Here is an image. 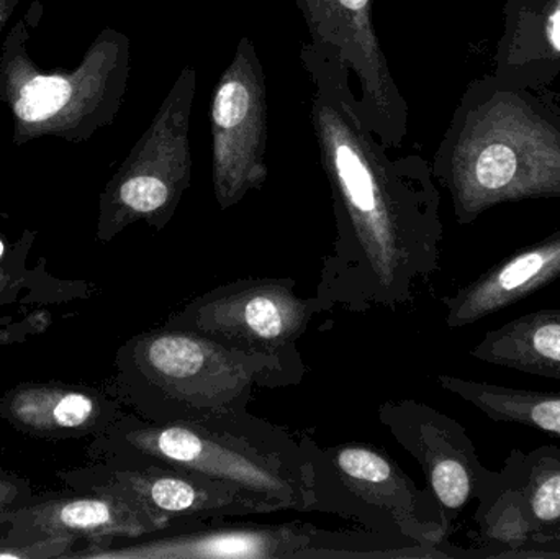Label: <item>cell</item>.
<instances>
[{"instance_id":"cell-1","label":"cell","mask_w":560,"mask_h":559,"mask_svg":"<svg viewBox=\"0 0 560 559\" xmlns=\"http://www.w3.org/2000/svg\"><path fill=\"white\" fill-rule=\"evenodd\" d=\"M313 131L331 190L336 236L323 258L316 298L323 312L398 311L440 271L441 196L420 156L390 158L364 127L351 69L331 49L303 43Z\"/></svg>"},{"instance_id":"cell-2","label":"cell","mask_w":560,"mask_h":559,"mask_svg":"<svg viewBox=\"0 0 560 559\" xmlns=\"http://www.w3.org/2000/svg\"><path fill=\"white\" fill-rule=\"evenodd\" d=\"M431 170L459 225L503 203L560 199V110L493 74L474 79Z\"/></svg>"},{"instance_id":"cell-3","label":"cell","mask_w":560,"mask_h":559,"mask_svg":"<svg viewBox=\"0 0 560 559\" xmlns=\"http://www.w3.org/2000/svg\"><path fill=\"white\" fill-rule=\"evenodd\" d=\"M92 463L189 469L238 489L261 514L312 512L313 471L302 436L249 410L200 422H153L121 414L92 436Z\"/></svg>"},{"instance_id":"cell-4","label":"cell","mask_w":560,"mask_h":559,"mask_svg":"<svg viewBox=\"0 0 560 559\" xmlns=\"http://www.w3.org/2000/svg\"><path fill=\"white\" fill-rule=\"evenodd\" d=\"M306 373L303 358L246 353L163 325L121 345L110 389L141 419L200 422L246 412L256 391L299 386Z\"/></svg>"},{"instance_id":"cell-5","label":"cell","mask_w":560,"mask_h":559,"mask_svg":"<svg viewBox=\"0 0 560 559\" xmlns=\"http://www.w3.org/2000/svg\"><path fill=\"white\" fill-rule=\"evenodd\" d=\"M25 19L0 46V102L12 114L15 147L56 137L82 143L114 124L130 78V38L104 28L72 71H39L30 58Z\"/></svg>"},{"instance_id":"cell-6","label":"cell","mask_w":560,"mask_h":559,"mask_svg":"<svg viewBox=\"0 0 560 559\" xmlns=\"http://www.w3.org/2000/svg\"><path fill=\"white\" fill-rule=\"evenodd\" d=\"M430 545L377 532H329L306 522L253 525L180 522L141 538L85 547L79 559H433Z\"/></svg>"},{"instance_id":"cell-7","label":"cell","mask_w":560,"mask_h":559,"mask_svg":"<svg viewBox=\"0 0 560 559\" xmlns=\"http://www.w3.org/2000/svg\"><path fill=\"white\" fill-rule=\"evenodd\" d=\"M302 436L313 471L312 512L338 515L377 534L450 547L453 528L430 489L417 482L381 449L368 443L319 446Z\"/></svg>"},{"instance_id":"cell-8","label":"cell","mask_w":560,"mask_h":559,"mask_svg":"<svg viewBox=\"0 0 560 559\" xmlns=\"http://www.w3.org/2000/svg\"><path fill=\"white\" fill-rule=\"evenodd\" d=\"M196 91V68L186 66L150 127L102 190L98 242H112L138 222L161 232L176 216L192 180L190 115Z\"/></svg>"},{"instance_id":"cell-9","label":"cell","mask_w":560,"mask_h":559,"mask_svg":"<svg viewBox=\"0 0 560 559\" xmlns=\"http://www.w3.org/2000/svg\"><path fill=\"white\" fill-rule=\"evenodd\" d=\"M289 278H245L190 301L166 327L206 335L246 353L300 360L296 341L323 308L316 295L302 298Z\"/></svg>"},{"instance_id":"cell-10","label":"cell","mask_w":560,"mask_h":559,"mask_svg":"<svg viewBox=\"0 0 560 559\" xmlns=\"http://www.w3.org/2000/svg\"><path fill=\"white\" fill-rule=\"evenodd\" d=\"M212 183L217 206L229 210L269 176L268 85L255 43L243 36L220 75L210 104Z\"/></svg>"},{"instance_id":"cell-11","label":"cell","mask_w":560,"mask_h":559,"mask_svg":"<svg viewBox=\"0 0 560 559\" xmlns=\"http://www.w3.org/2000/svg\"><path fill=\"white\" fill-rule=\"evenodd\" d=\"M302 12L313 45L339 56L359 82L358 112L364 127L395 150L408 133L410 107L401 95L387 55L381 46L372 7L374 0H293Z\"/></svg>"},{"instance_id":"cell-12","label":"cell","mask_w":560,"mask_h":559,"mask_svg":"<svg viewBox=\"0 0 560 559\" xmlns=\"http://www.w3.org/2000/svg\"><path fill=\"white\" fill-rule=\"evenodd\" d=\"M377 417L423 469L451 528L470 501H487L499 488L500 471L482 465L466 429L446 414L420 400L404 399L382 403Z\"/></svg>"},{"instance_id":"cell-13","label":"cell","mask_w":560,"mask_h":559,"mask_svg":"<svg viewBox=\"0 0 560 559\" xmlns=\"http://www.w3.org/2000/svg\"><path fill=\"white\" fill-rule=\"evenodd\" d=\"M61 478L72 489L71 496L35 499L32 504L2 512L0 525L35 537H72L92 548L163 531L137 501L84 468L65 473Z\"/></svg>"},{"instance_id":"cell-14","label":"cell","mask_w":560,"mask_h":559,"mask_svg":"<svg viewBox=\"0 0 560 559\" xmlns=\"http://www.w3.org/2000/svg\"><path fill=\"white\" fill-rule=\"evenodd\" d=\"M89 475L112 482L137 501L161 527L192 521L259 515L238 489L209 476L164 465L107 466L92 463Z\"/></svg>"},{"instance_id":"cell-15","label":"cell","mask_w":560,"mask_h":559,"mask_svg":"<svg viewBox=\"0 0 560 559\" xmlns=\"http://www.w3.org/2000/svg\"><path fill=\"white\" fill-rule=\"evenodd\" d=\"M114 391L65 383H23L0 399V417L13 429L45 440L95 436L124 414Z\"/></svg>"},{"instance_id":"cell-16","label":"cell","mask_w":560,"mask_h":559,"mask_svg":"<svg viewBox=\"0 0 560 559\" xmlns=\"http://www.w3.org/2000/svg\"><path fill=\"white\" fill-rule=\"evenodd\" d=\"M560 278V230L525 246L443 298L446 325L464 328L525 301Z\"/></svg>"},{"instance_id":"cell-17","label":"cell","mask_w":560,"mask_h":559,"mask_svg":"<svg viewBox=\"0 0 560 559\" xmlns=\"http://www.w3.org/2000/svg\"><path fill=\"white\" fill-rule=\"evenodd\" d=\"M503 15L493 75L532 91L558 81L560 0H506Z\"/></svg>"},{"instance_id":"cell-18","label":"cell","mask_w":560,"mask_h":559,"mask_svg":"<svg viewBox=\"0 0 560 559\" xmlns=\"http://www.w3.org/2000/svg\"><path fill=\"white\" fill-rule=\"evenodd\" d=\"M470 357L493 366L560 381V308H539L489 330Z\"/></svg>"},{"instance_id":"cell-19","label":"cell","mask_w":560,"mask_h":559,"mask_svg":"<svg viewBox=\"0 0 560 559\" xmlns=\"http://www.w3.org/2000/svg\"><path fill=\"white\" fill-rule=\"evenodd\" d=\"M438 383L493 422L513 423L560 436L559 393L497 386L451 374H440Z\"/></svg>"},{"instance_id":"cell-20","label":"cell","mask_w":560,"mask_h":559,"mask_svg":"<svg viewBox=\"0 0 560 559\" xmlns=\"http://www.w3.org/2000/svg\"><path fill=\"white\" fill-rule=\"evenodd\" d=\"M500 475L522 498L533 535L560 531L559 446H539L528 453L512 450Z\"/></svg>"},{"instance_id":"cell-21","label":"cell","mask_w":560,"mask_h":559,"mask_svg":"<svg viewBox=\"0 0 560 559\" xmlns=\"http://www.w3.org/2000/svg\"><path fill=\"white\" fill-rule=\"evenodd\" d=\"M75 544V538L62 535L35 537L9 531L5 537L0 538V559L66 558V555L74 551Z\"/></svg>"},{"instance_id":"cell-22","label":"cell","mask_w":560,"mask_h":559,"mask_svg":"<svg viewBox=\"0 0 560 559\" xmlns=\"http://www.w3.org/2000/svg\"><path fill=\"white\" fill-rule=\"evenodd\" d=\"M35 499L26 479L0 469V514L32 504Z\"/></svg>"},{"instance_id":"cell-23","label":"cell","mask_w":560,"mask_h":559,"mask_svg":"<svg viewBox=\"0 0 560 559\" xmlns=\"http://www.w3.org/2000/svg\"><path fill=\"white\" fill-rule=\"evenodd\" d=\"M545 558H560V531L555 534L533 535L516 555V559Z\"/></svg>"},{"instance_id":"cell-24","label":"cell","mask_w":560,"mask_h":559,"mask_svg":"<svg viewBox=\"0 0 560 559\" xmlns=\"http://www.w3.org/2000/svg\"><path fill=\"white\" fill-rule=\"evenodd\" d=\"M20 0H0V33H2L3 26L9 22Z\"/></svg>"},{"instance_id":"cell-25","label":"cell","mask_w":560,"mask_h":559,"mask_svg":"<svg viewBox=\"0 0 560 559\" xmlns=\"http://www.w3.org/2000/svg\"><path fill=\"white\" fill-rule=\"evenodd\" d=\"M3 258H5V243L0 238V266H2Z\"/></svg>"}]
</instances>
